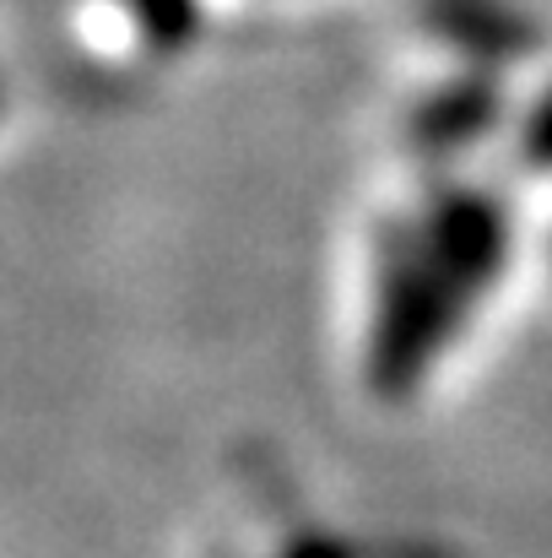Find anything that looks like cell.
Segmentation results:
<instances>
[{"label": "cell", "instance_id": "6da1fadb", "mask_svg": "<svg viewBox=\"0 0 552 558\" xmlns=\"http://www.w3.org/2000/svg\"><path fill=\"white\" fill-rule=\"evenodd\" d=\"M461 310H466V293L422 244L395 250L379 282V315H373V348H368L373 390L406 396L422 379V369L439 359Z\"/></svg>", "mask_w": 552, "mask_h": 558}, {"label": "cell", "instance_id": "7a4b0ae2", "mask_svg": "<svg viewBox=\"0 0 552 558\" xmlns=\"http://www.w3.org/2000/svg\"><path fill=\"white\" fill-rule=\"evenodd\" d=\"M444 271L450 282L471 299L477 288H488L504 266V244H510V228H504V211L499 201L477 195V190H450L444 201H433L428 211V228L417 239Z\"/></svg>", "mask_w": 552, "mask_h": 558}, {"label": "cell", "instance_id": "3957f363", "mask_svg": "<svg viewBox=\"0 0 552 558\" xmlns=\"http://www.w3.org/2000/svg\"><path fill=\"white\" fill-rule=\"evenodd\" d=\"M428 27L482 65H510L537 49V33L504 0H428Z\"/></svg>", "mask_w": 552, "mask_h": 558}, {"label": "cell", "instance_id": "277c9868", "mask_svg": "<svg viewBox=\"0 0 552 558\" xmlns=\"http://www.w3.org/2000/svg\"><path fill=\"white\" fill-rule=\"evenodd\" d=\"M493 120H499V93L482 76H466V82H450V87L428 93L412 109V142L422 153H461L477 136H488Z\"/></svg>", "mask_w": 552, "mask_h": 558}, {"label": "cell", "instance_id": "5b68a950", "mask_svg": "<svg viewBox=\"0 0 552 558\" xmlns=\"http://www.w3.org/2000/svg\"><path fill=\"white\" fill-rule=\"evenodd\" d=\"M136 27L158 44V49H184L200 27V5L195 0H125Z\"/></svg>", "mask_w": 552, "mask_h": 558}, {"label": "cell", "instance_id": "8992f818", "mask_svg": "<svg viewBox=\"0 0 552 558\" xmlns=\"http://www.w3.org/2000/svg\"><path fill=\"white\" fill-rule=\"evenodd\" d=\"M520 158L537 169H552V87L531 104V114L520 125Z\"/></svg>", "mask_w": 552, "mask_h": 558}, {"label": "cell", "instance_id": "52a82bcc", "mask_svg": "<svg viewBox=\"0 0 552 558\" xmlns=\"http://www.w3.org/2000/svg\"><path fill=\"white\" fill-rule=\"evenodd\" d=\"M293 558H347L331 537H315V543H304V548H293Z\"/></svg>", "mask_w": 552, "mask_h": 558}]
</instances>
